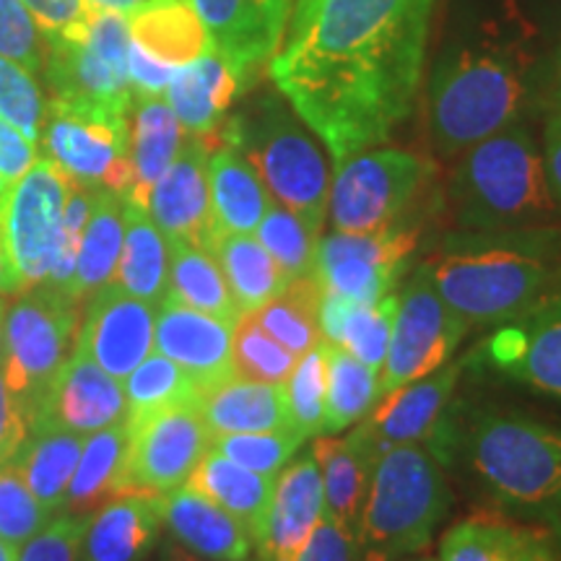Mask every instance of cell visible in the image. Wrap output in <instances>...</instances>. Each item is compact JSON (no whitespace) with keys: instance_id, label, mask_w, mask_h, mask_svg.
Wrapping results in <instances>:
<instances>
[{"instance_id":"cell-1","label":"cell","mask_w":561,"mask_h":561,"mask_svg":"<svg viewBox=\"0 0 561 561\" xmlns=\"http://www.w3.org/2000/svg\"><path fill=\"white\" fill-rule=\"evenodd\" d=\"M434 0H318L271 76L335 164L380 146L419 96Z\"/></svg>"},{"instance_id":"cell-2","label":"cell","mask_w":561,"mask_h":561,"mask_svg":"<svg viewBox=\"0 0 561 561\" xmlns=\"http://www.w3.org/2000/svg\"><path fill=\"white\" fill-rule=\"evenodd\" d=\"M421 265L468 328H496L561 291V229L458 234Z\"/></svg>"},{"instance_id":"cell-3","label":"cell","mask_w":561,"mask_h":561,"mask_svg":"<svg viewBox=\"0 0 561 561\" xmlns=\"http://www.w3.org/2000/svg\"><path fill=\"white\" fill-rule=\"evenodd\" d=\"M426 447L445 466L462 462L504 510L546 520L561 504V430L528 413L445 411Z\"/></svg>"},{"instance_id":"cell-4","label":"cell","mask_w":561,"mask_h":561,"mask_svg":"<svg viewBox=\"0 0 561 561\" xmlns=\"http://www.w3.org/2000/svg\"><path fill=\"white\" fill-rule=\"evenodd\" d=\"M447 201L453 219L468 231L551 227L561 214L546 178L543 151L517 123L462 151Z\"/></svg>"},{"instance_id":"cell-5","label":"cell","mask_w":561,"mask_h":561,"mask_svg":"<svg viewBox=\"0 0 561 561\" xmlns=\"http://www.w3.org/2000/svg\"><path fill=\"white\" fill-rule=\"evenodd\" d=\"M525 55L502 42L462 47L442 62L430 89V133L442 157H458L517 123L528 96Z\"/></svg>"},{"instance_id":"cell-6","label":"cell","mask_w":561,"mask_h":561,"mask_svg":"<svg viewBox=\"0 0 561 561\" xmlns=\"http://www.w3.org/2000/svg\"><path fill=\"white\" fill-rule=\"evenodd\" d=\"M453 507V489L426 445L385 447L371 468L356 543L364 561L424 551Z\"/></svg>"},{"instance_id":"cell-7","label":"cell","mask_w":561,"mask_h":561,"mask_svg":"<svg viewBox=\"0 0 561 561\" xmlns=\"http://www.w3.org/2000/svg\"><path fill=\"white\" fill-rule=\"evenodd\" d=\"M305 123L280 100L265 96L244 115L224 123L219 138L234 146L265 191L320 234L328 216L331 180L325 159Z\"/></svg>"},{"instance_id":"cell-8","label":"cell","mask_w":561,"mask_h":561,"mask_svg":"<svg viewBox=\"0 0 561 561\" xmlns=\"http://www.w3.org/2000/svg\"><path fill=\"white\" fill-rule=\"evenodd\" d=\"M79 301L68 291L39 284L19 291L5 310L3 325V375L9 390L30 413V424L39 398L58 375L79 335Z\"/></svg>"},{"instance_id":"cell-9","label":"cell","mask_w":561,"mask_h":561,"mask_svg":"<svg viewBox=\"0 0 561 561\" xmlns=\"http://www.w3.org/2000/svg\"><path fill=\"white\" fill-rule=\"evenodd\" d=\"M434 174L430 159L403 149L356 151L335 164L328 198L333 229L369 234L398 227L421 198Z\"/></svg>"},{"instance_id":"cell-10","label":"cell","mask_w":561,"mask_h":561,"mask_svg":"<svg viewBox=\"0 0 561 561\" xmlns=\"http://www.w3.org/2000/svg\"><path fill=\"white\" fill-rule=\"evenodd\" d=\"M130 30L121 13H91L83 39L47 42L45 73L53 100L130 115L133 94L128 76Z\"/></svg>"},{"instance_id":"cell-11","label":"cell","mask_w":561,"mask_h":561,"mask_svg":"<svg viewBox=\"0 0 561 561\" xmlns=\"http://www.w3.org/2000/svg\"><path fill=\"white\" fill-rule=\"evenodd\" d=\"M70 178L55 161L42 157L0 193V237L16 273L19 291L50 278L60 250L62 210Z\"/></svg>"},{"instance_id":"cell-12","label":"cell","mask_w":561,"mask_h":561,"mask_svg":"<svg viewBox=\"0 0 561 561\" xmlns=\"http://www.w3.org/2000/svg\"><path fill=\"white\" fill-rule=\"evenodd\" d=\"M128 117L50 100L39 146L79 185L128 195L133 182Z\"/></svg>"},{"instance_id":"cell-13","label":"cell","mask_w":561,"mask_h":561,"mask_svg":"<svg viewBox=\"0 0 561 561\" xmlns=\"http://www.w3.org/2000/svg\"><path fill=\"white\" fill-rule=\"evenodd\" d=\"M468 331V322L439 297L430 273L419 265L398 291L390 348L380 371V398L450 362Z\"/></svg>"},{"instance_id":"cell-14","label":"cell","mask_w":561,"mask_h":561,"mask_svg":"<svg viewBox=\"0 0 561 561\" xmlns=\"http://www.w3.org/2000/svg\"><path fill=\"white\" fill-rule=\"evenodd\" d=\"M210 450V432L198 403L174 405L128 424L121 496H164L182 489Z\"/></svg>"},{"instance_id":"cell-15","label":"cell","mask_w":561,"mask_h":561,"mask_svg":"<svg viewBox=\"0 0 561 561\" xmlns=\"http://www.w3.org/2000/svg\"><path fill=\"white\" fill-rule=\"evenodd\" d=\"M416 248L419 229L405 224L369 234L333 231L318 240L314 278L320 289L351 301H380L396 289Z\"/></svg>"},{"instance_id":"cell-16","label":"cell","mask_w":561,"mask_h":561,"mask_svg":"<svg viewBox=\"0 0 561 561\" xmlns=\"http://www.w3.org/2000/svg\"><path fill=\"white\" fill-rule=\"evenodd\" d=\"M483 359L504 380L561 409V291L523 318L496 325Z\"/></svg>"},{"instance_id":"cell-17","label":"cell","mask_w":561,"mask_h":561,"mask_svg":"<svg viewBox=\"0 0 561 561\" xmlns=\"http://www.w3.org/2000/svg\"><path fill=\"white\" fill-rule=\"evenodd\" d=\"M128 419L123 382L89 356V351L76 343L45 396L39 398L34 421L60 426V430L91 437V434L123 424Z\"/></svg>"},{"instance_id":"cell-18","label":"cell","mask_w":561,"mask_h":561,"mask_svg":"<svg viewBox=\"0 0 561 561\" xmlns=\"http://www.w3.org/2000/svg\"><path fill=\"white\" fill-rule=\"evenodd\" d=\"M157 307L130 297L117 284L102 286L87 299L76 343L115 380H125L153 348Z\"/></svg>"},{"instance_id":"cell-19","label":"cell","mask_w":561,"mask_h":561,"mask_svg":"<svg viewBox=\"0 0 561 561\" xmlns=\"http://www.w3.org/2000/svg\"><path fill=\"white\" fill-rule=\"evenodd\" d=\"M206 26L214 53L248 83L276 55L297 0H187Z\"/></svg>"},{"instance_id":"cell-20","label":"cell","mask_w":561,"mask_h":561,"mask_svg":"<svg viewBox=\"0 0 561 561\" xmlns=\"http://www.w3.org/2000/svg\"><path fill=\"white\" fill-rule=\"evenodd\" d=\"M208 138L187 133L178 157L146 201V210L167 240L191 242L206 250H210L216 237L208 191Z\"/></svg>"},{"instance_id":"cell-21","label":"cell","mask_w":561,"mask_h":561,"mask_svg":"<svg viewBox=\"0 0 561 561\" xmlns=\"http://www.w3.org/2000/svg\"><path fill=\"white\" fill-rule=\"evenodd\" d=\"M325 515V491L314 455L301 453L273 483V496L255 549L263 561H297Z\"/></svg>"},{"instance_id":"cell-22","label":"cell","mask_w":561,"mask_h":561,"mask_svg":"<svg viewBox=\"0 0 561 561\" xmlns=\"http://www.w3.org/2000/svg\"><path fill=\"white\" fill-rule=\"evenodd\" d=\"M231 333L234 325L229 322L167 297L157 307L153 348L185 369L201 390H206L234 375Z\"/></svg>"},{"instance_id":"cell-23","label":"cell","mask_w":561,"mask_h":561,"mask_svg":"<svg viewBox=\"0 0 561 561\" xmlns=\"http://www.w3.org/2000/svg\"><path fill=\"white\" fill-rule=\"evenodd\" d=\"M460 375L462 362H447L432 375L382 396L369 416L359 421L375 450L430 439L442 413L450 409Z\"/></svg>"},{"instance_id":"cell-24","label":"cell","mask_w":561,"mask_h":561,"mask_svg":"<svg viewBox=\"0 0 561 561\" xmlns=\"http://www.w3.org/2000/svg\"><path fill=\"white\" fill-rule=\"evenodd\" d=\"M437 561H561L549 528L479 512L442 536Z\"/></svg>"},{"instance_id":"cell-25","label":"cell","mask_w":561,"mask_h":561,"mask_svg":"<svg viewBox=\"0 0 561 561\" xmlns=\"http://www.w3.org/2000/svg\"><path fill=\"white\" fill-rule=\"evenodd\" d=\"M161 525H167L182 549L210 561H244L255 546L234 515L191 486L161 496Z\"/></svg>"},{"instance_id":"cell-26","label":"cell","mask_w":561,"mask_h":561,"mask_svg":"<svg viewBox=\"0 0 561 561\" xmlns=\"http://www.w3.org/2000/svg\"><path fill=\"white\" fill-rule=\"evenodd\" d=\"M248 87L221 55L206 53L198 60L174 70L164 96L182 130L191 136H214L240 91Z\"/></svg>"},{"instance_id":"cell-27","label":"cell","mask_w":561,"mask_h":561,"mask_svg":"<svg viewBox=\"0 0 561 561\" xmlns=\"http://www.w3.org/2000/svg\"><path fill=\"white\" fill-rule=\"evenodd\" d=\"M310 453L318 460L322 473V491H325V512L356 538L364 500H367L371 468L377 453L371 439L359 424L346 437H322L312 439Z\"/></svg>"},{"instance_id":"cell-28","label":"cell","mask_w":561,"mask_h":561,"mask_svg":"<svg viewBox=\"0 0 561 561\" xmlns=\"http://www.w3.org/2000/svg\"><path fill=\"white\" fill-rule=\"evenodd\" d=\"M206 138L210 144L208 191L216 234H252L271 206V195L234 146L224 144L219 133Z\"/></svg>"},{"instance_id":"cell-29","label":"cell","mask_w":561,"mask_h":561,"mask_svg":"<svg viewBox=\"0 0 561 561\" xmlns=\"http://www.w3.org/2000/svg\"><path fill=\"white\" fill-rule=\"evenodd\" d=\"M161 528V496L125 494L89 515L81 561H140Z\"/></svg>"},{"instance_id":"cell-30","label":"cell","mask_w":561,"mask_h":561,"mask_svg":"<svg viewBox=\"0 0 561 561\" xmlns=\"http://www.w3.org/2000/svg\"><path fill=\"white\" fill-rule=\"evenodd\" d=\"M198 411L214 434H248L289 430V405L284 385L231 375L201 392Z\"/></svg>"},{"instance_id":"cell-31","label":"cell","mask_w":561,"mask_h":561,"mask_svg":"<svg viewBox=\"0 0 561 561\" xmlns=\"http://www.w3.org/2000/svg\"><path fill=\"white\" fill-rule=\"evenodd\" d=\"M128 30L130 45L172 70L214 53L206 26L187 0H149L130 13Z\"/></svg>"},{"instance_id":"cell-32","label":"cell","mask_w":561,"mask_h":561,"mask_svg":"<svg viewBox=\"0 0 561 561\" xmlns=\"http://www.w3.org/2000/svg\"><path fill=\"white\" fill-rule=\"evenodd\" d=\"M128 125L133 182L128 195H123V198L146 208L151 187L178 157L182 140H185V130L161 96H136Z\"/></svg>"},{"instance_id":"cell-33","label":"cell","mask_w":561,"mask_h":561,"mask_svg":"<svg viewBox=\"0 0 561 561\" xmlns=\"http://www.w3.org/2000/svg\"><path fill=\"white\" fill-rule=\"evenodd\" d=\"M112 284L153 307H159L170 294V242L153 224L149 210L128 198L123 250Z\"/></svg>"},{"instance_id":"cell-34","label":"cell","mask_w":561,"mask_h":561,"mask_svg":"<svg viewBox=\"0 0 561 561\" xmlns=\"http://www.w3.org/2000/svg\"><path fill=\"white\" fill-rule=\"evenodd\" d=\"M83 442H87V437L60 430V426L34 421V424H30V432H26L16 460H13V466L24 476L26 486L37 496V502L45 510H50L53 515L62 510V502H66Z\"/></svg>"},{"instance_id":"cell-35","label":"cell","mask_w":561,"mask_h":561,"mask_svg":"<svg viewBox=\"0 0 561 561\" xmlns=\"http://www.w3.org/2000/svg\"><path fill=\"white\" fill-rule=\"evenodd\" d=\"M273 483H276V479L250 471L240 462L224 458L221 453L208 450L195 466L191 481L185 486L201 491L210 502L219 504L229 515H234L248 528L252 541L257 543L265 515H268Z\"/></svg>"},{"instance_id":"cell-36","label":"cell","mask_w":561,"mask_h":561,"mask_svg":"<svg viewBox=\"0 0 561 561\" xmlns=\"http://www.w3.org/2000/svg\"><path fill=\"white\" fill-rule=\"evenodd\" d=\"M125 234V198L110 191H94V206L83 227L76 273L68 294L76 301H87L102 286L115 278Z\"/></svg>"},{"instance_id":"cell-37","label":"cell","mask_w":561,"mask_h":561,"mask_svg":"<svg viewBox=\"0 0 561 561\" xmlns=\"http://www.w3.org/2000/svg\"><path fill=\"white\" fill-rule=\"evenodd\" d=\"M210 252L219 261L231 297L242 314L257 312L289 284L257 237L234 234V231L216 234Z\"/></svg>"},{"instance_id":"cell-38","label":"cell","mask_w":561,"mask_h":561,"mask_svg":"<svg viewBox=\"0 0 561 561\" xmlns=\"http://www.w3.org/2000/svg\"><path fill=\"white\" fill-rule=\"evenodd\" d=\"M125 453H128V421L87 437L62 510L89 515L91 510H100L102 504L121 496Z\"/></svg>"},{"instance_id":"cell-39","label":"cell","mask_w":561,"mask_h":561,"mask_svg":"<svg viewBox=\"0 0 561 561\" xmlns=\"http://www.w3.org/2000/svg\"><path fill=\"white\" fill-rule=\"evenodd\" d=\"M170 242V294L167 297L237 325L242 312L231 297L214 252L191 242Z\"/></svg>"},{"instance_id":"cell-40","label":"cell","mask_w":561,"mask_h":561,"mask_svg":"<svg viewBox=\"0 0 561 561\" xmlns=\"http://www.w3.org/2000/svg\"><path fill=\"white\" fill-rule=\"evenodd\" d=\"M320 294L322 289L314 276L294 278L278 297L250 314L271 339H276L299 359L301 354L325 341L320 331Z\"/></svg>"},{"instance_id":"cell-41","label":"cell","mask_w":561,"mask_h":561,"mask_svg":"<svg viewBox=\"0 0 561 561\" xmlns=\"http://www.w3.org/2000/svg\"><path fill=\"white\" fill-rule=\"evenodd\" d=\"M380 401V375L351 356L346 348L328 343V392L322 434H339L369 416Z\"/></svg>"},{"instance_id":"cell-42","label":"cell","mask_w":561,"mask_h":561,"mask_svg":"<svg viewBox=\"0 0 561 561\" xmlns=\"http://www.w3.org/2000/svg\"><path fill=\"white\" fill-rule=\"evenodd\" d=\"M125 403H128V424L151 416L174 405L198 403L201 385L178 367L164 354H149L136 369L123 380Z\"/></svg>"},{"instance_id":"cell-43","label":"cell","mask_w":561,"mask_h":561,"mask_svg":"<svg viewBox=\"0 0 561 561\" xmlns=\"http://www.w3.org/2000/svg\"><path fill=\"white\" fill-rule=\"evenodd\" d=\"M398 310V294H388L380 301H348L346 312L335 333L333 346L346 348L351 356H356L377 375L382 371L385 356L390 348L392 335V320H396Z\"/></svg>"},{"instance_id":"cell-44","label":"cell","mask_w":561,"mask_h":561,"mask_svg":"<svg viewBox=\"0 0 561 561\" xmlns=\"http://www.w3.org/2000/svg\"><path fill=\"white\" fill-rule=\"evenodd\" d=\"M286 388V405H289V430L299 437H322L325 424V392H328V343L322 341L301 354L294 364Z\"/></svg>"},{"instance_id":"cell-45","label":"cell","mask_w":561,"mask_h":561,"mask_svg":"<svg viewBox=\"0 0 561 561\" xmlns=\"http://www.w3.org/2000/svg\"><path fill=\"white\" fill-rule=\"evenodd\" d=\"M257 231V242L268 250V255L284 273L286 280L314 276V257H318L320 234L307 227L297 214L284 206H268Z\"/></svg>"},{"instance_id":"cell-46","label":"cell","mask_w":561,"mask_h":561,"mask_svg":"<svg viewBox=\"0 0 561 561\" xmlns=\"http://www.w3.org/2000/svg\"><path fill=\"white\" fill-rule=\"evenodd\" d=\"M231 362L237 375L248 380L284 385L297 364V356L271 339L252 314H242L231 333Z\"/></svg>"},{"instance_id":"cell-47","label":"cell","mask_w":561,"mask_h":561,"mask_svg":"<svg viewBox=\"0 0 561 561\" xmlns=\"http://www.w3.org/2000/svg\"><path fill=\"white\" fill-rule=\"evenodd\" d=\"M305 442L307 439L299 437L294 430L214 434L210 437V450L221 453L224 458L240 462V466L250 468V471L276 479Z\"/></svg>"},{"instance_id":"cell-48","label":"cell","mask_w":561,"mask_h":561,"mask_svg":"<svg viewBox=\"0 0 561 561\" xmlns=\"http://www.w3.org/2000/svg\"><path fill=\"white\" fill-rule=\"evenodd\" d=\"M45 115L47 102L34 81V73L0 55V117L24 133L34 146H39Z\"/></svg>"},{"instance_id":"cell-49","label":"cell","mask_w":561,"mask_h":561,"mask_svg":"<svg viewBox=\"0 0 561 561\" xmlns=\"http://www.w3.org/2000/svg\"><path fill=\"white\" fill-rule=\"evenodd\" d=\"M50 517L53 512L42 507L13 462L0 468V541L21 549L50 523Z\"/></svg>"},{"instance_id":"cell-50","label":"cell","mask_w":561,"mask_h":561,"mask_svg":"<svg viewBox=\"0 0 561 561\" xmlns=\"http://www.w3.org/2000/svg\"><path fill=\"white\" fill-rule=\"evenodd\" d=\"M0 55L30 73H42L47 58V37L21 0H0Z\"/></svg>"},{"instance_id":"cell-51","label":"cell","mask_w":561,"mask_h":561,"mask_svg":"<svg viewBox=\"0 0 561 561\" xmlns=\"http://www.w3.org/2000/svg\"><path fill=\"white\" fill-rule=\"evenodd\" d=\"M89 515L62 512L21 546L16 561H81V543Z\"/></svg>"},{"instance_id":"cell-52","label":"cell","mask_w":561,"mask_h":561,"mask_svg":"<svg viewBox=\"0 0 561 561\" xmlns=\"http://www.w3.org/2000/svg\"><path fill=\"white\" fill-rule=\"evenodd\" d=\"M47 42L83 39L89 34L91 13L83 0H21Z\"/></svg>"},{"instance_id":"cell-53","label":"cell","mask_w":561,"mask_h":561,"mask_svg":"<svg viewBox=\"0 0 561 561\" xmlns=\"http://www.w3.org/2000/svg\"><path fill=\"white\" fill-rule=\"evenodd\" d=\"M297 561H364L359 543L331 515H322Z\"/></svg>"},{"instance_id":"cell-54","label":"cell","mask_w":561,"mask_h":561,"mask_svg":"<svg viewBox=\"0 0 561 561\" xmlns=\"http://www.w3.org/2000/svg\"><path fill=\"white\" fill-rule=\"evenodd\" d=\"M26 432H30V413L5 382L3 364H0V468L11 466L24 445Z\"/></svg>"},{"instance_id":"cell-55","label":"cell","mask_w":561,"mask_h":561,"mask_svg":"<svg viewBox=\"0 0 561 561\" xmlns=\"http://www.w3.org/2000/svg\"><path fill=\"white\" fill-rule=\"evenodd\" d=\"M37 159V146L0 117V193L9 191Z\"/></svg>"},{"instance_id":"cell-56","label":"cell","mask_w":561,"mask_h":561,"mask_svg":"<svg viewBox=\"0 0 561 561\" xmlns=\"http://www.w3.org/2000/svg\"><path fill=\"white\" fill-rule=\"evenodd\" d=\"M543 164L553 198L561 203V110L551 115L543 136Z\"/></svg>"},{"instance_id":"cell-57","label":"cell","mask_w":561,"mask_h":561,"mask_svg":"<svg viewBox=\"0 0 561 561\" xmlns=\"http://www.w3.org/2000/svg\"><path fill=\"white\" fill-rule=\"evenodd\" d=\"M89 13H121V16H130L133 11L140 9L149 0H83Z\"/></svg>"},{"instance_id":"cell-58","label":"cell","mask_w":561,"mask_h":561,"mask_svg":"<svg viewBox=\"0 0 561 561\" xmlns=\"http://www.w3.org/2000/svg\"><path fill=\"white\" fill-rule=\"evenodd\" d=\"M9 294H19V280L9 261V252H5L3 237H0V297H9Z\"/></svg>"},{"instance_id":"cell-59","label":"cell","mask_w":561,"mask_h":561,"mask_svg":"<svg viewBox=\"0 0 561 561\" xmlns=\"http://www.w3.org/2000/svg\"><path fill=\"white\" fill-rule=\"evenodd\" d=\"M167 561H210V559H203V557H198V553L182 549V546H172V549L167 551ZM244 561H248V559H244Z\"/></svg>"},{"instance_id":"cell-60","label":"cell","mask_w":561,"mask_h":561,"mask_svg":"<svg viewBox=\"0 0 561 561\" xmlns=\"http://www.w3.org/2000/svg\"><path fill=\"white\" fill-rule=\"evenodd\" d=\"M546 523H549V530H551L553 541H557L559 551H561V504H557V507L551 510V515L546 517Z\"/></svg>"},{"instance_id":"cell-61","label":"cell","mask_w":561,"mask_h":561,"mask_svg":"<svg viewBox=\"0 0 561 561\" xmlns=\"http://www.w3.org/2000/svg\"><path fill=\"white\" fill-rule=\"evenodd\" d=\"M314 3H318V0H297V3H294V21H291V24H299V21L314 9Z\"/></svg>"},{"instance_id":"cell-62","label":"cell","mask_w":561,"mask_h":561,"mask_svg":"<svg viewBox=\"0 0 561 561\" xmlns=\"http://www.w3.org/2000/svg\"><path fill=\"white\" fill-rule=\"evenodd\" d=\"M0 561H16V549L5 541H0Z\"/></svg>"},{"instance_id":"cell-63","label":"cell","mask_w":561,"mask_h":561,"mask_svg":"<svg viewBox=\"0 0 561 561\" xmlns=\"http://www.w3.org/2000/svg\"><path fill=\"white\" fill-rule=\"evenodd\" d=\"M3 325H5V301H3V297H0V359H3V343H5Z\"/></svg>"},{"instance_id":"cell-64","label":"cell","mask_w":561,"mask_h":561,"mask_svg":"<svg viewBox=\"0 0 561 561\" xmlns=\"http://www.w3.org/2000/svg\"><path fill=\"white\" fill-rule=\"evenodd\" d=\"M398 561H437V559H432V557H416V553H413V557H405V559H398Z\"/></svg>"}]
</instances>
